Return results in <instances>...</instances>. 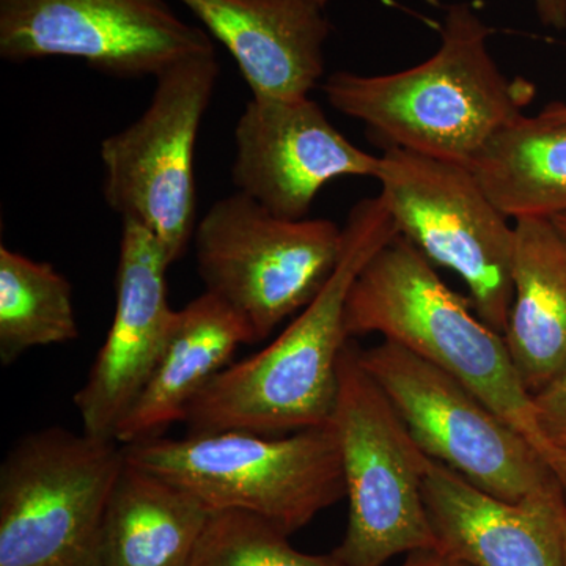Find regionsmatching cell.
I'll return each mask as SVG.
<instances>
[{"label":"cell","instance_id":"cell-1","mask_svg":"<svg viewBox=\"0 0 566 566\" xmlns=\"http://www.w3.org/2000/svg\"><path fill=\"white\" fill-rule=\"evenodd\" d=\"M490 36L475 10L457 3L447 9L441 46L427 61L375 76L337 71L322 91L335 111L363 122L382 148L469 167L536 95L531 81L502 73L488 48Z\"/></svg>","mask_w":566,"mask_h":566},{"label":"cell","instance_id":"cell-2","mask_svg":"<svg viewBox=\"0 0 566 566\" xmlns=\"http://www.w3.org/2000/svg\"><path fill=\"white\" fill-rule=\"evenodd\" d=\"M397 234L379 193L354 205L344 227V253L322 292L266 348L212 378L186 412L188 434L282 436L329 424L338 359L349 340L346 300L365 264Z\"/></svg>","mask_w":566,"mask_h":566},{"label":"cell","instance_id":"cell-3","mask_svg":"<svg viewBox=\"0 0 566 566\" xmlns=\"http://www.w3.org/2000/svg\"><path fill=\"white\" fill-rule=\"evenodd\" d=\"M349 338L378 334L442 368L493 409L553 463L557 450L536 422L504 335L488 326L471 300L447 286L434 264L397 234L365 264L346 300Z\"/></svg>","mask_w":566,"mask_h":566},{"label":"cell","instance_id":"cell-4","mask_svg":"<svg viewBox=\"0 0 566 566\" xmlns=\"http://www.w3.org/2000/svg\"><path fill=\"white\" fill-rule=\"evenodd\" d=\"M123 450L129 463L185 488L211 512L252 513L289 535L346 497L331 424L282 436L238 430L161 436Z\"/></svg>","mask_w":566,"mask_h":566},{"label":"cell","instance_id":"cell-5","mask_svg":"<svg viewBox=\"0 0 566 566\" xmlns=\"http://www.w3.org/2000/svg\"><path fill=\"white\" fill-rule=\"evenodd\" d=\"M331 427L344 468L348 526L333 554L345 566H382L416 551L438 549L423 501L428 458L387 395L346 342L338 359Z\"/></svg>","mask_w":566,"mask_h":566},{"label":"cell","instance_id":"cell-6","mask_svg":"<svg viewBox=\"0 0 566 566\" xmlns=\"http://www.w3.org/2000/svg\"><path fill=\"white\" fill-rule=\"evenodd\" d=\"M126 464L115 439L43 428L0 465V566H96L99 532Z\"/></svg>","mask_w":566,"mask_h":566},{"label":"cell","instance_id":"cell-7","mask_svg":"<svg viewBox=\"0 0 566 566\" xmlns=\"http://www.w3.org/2000/svg\"><path fill=\"white\" fill-rule=\"evenodd\" d=\"M192 240L205 292L243 316L255 342L315 300L345 244L337 223L277 218L243 192L212 205Z\"/></svg>","mask_w":566,"mask_h":566},{"label":"cell","instance_id":"cell-8","mask_svg":"<svg viewBox=\"0 0 566 566\" xmlns=\"http://www.w3.org/2000/svg\"><path fill=\"white\" fill-rule=\"evenodd\" d=\"M218 77L216 54L174 63L155 77L147 111L102 142L107 207L155 234L170 264L196 233L193 156Z\"/></svg>","mask_w":566,"mask_h":566},{"label":"cell","instance_id":"cell-9","mask_svg":"<svg viewBox=\"0 0 566 566\" xmlns=\"http://www.w3.org/2000/svg\"><path fill=\"white\" fill-rule=\"evenodd\" d=\"M376 180L398 233L463 279L476 315L504 335L513 301L515 222L499 211L471 169L385 148Z\"/></svg>","mask_w":566,"mask_h":566},{"label":"cell","instance_id":"cell-10","mask_svg":"<svg viewBox=\"0 0 566 566\" xmlns=\"http://www.w3.org/2000/svg\"><path fill=\"white\" fill-rule=\"evenodd\" d=\"M420 450L506 502L557 482L545 458L463 382L394 342L359 348Z\"/></svg>","mask_w":566,"mask_h":566},{"label":"cell","instance_id":"cell-11","mask_svg":"<svg viewBox=\"0 0 566 566\" xmlns=\"http://www.w3.org/2000/svg\"><path fill=\"white\" fill-rule=\"evenodd\" d=\"M202 54H214L208 33L166 0H0L7 62L80 59L106 76L139 80Z\"/></svg>","mask_w":566,"mask_h":566},{"label":"cell","instance_id":"cell-12","mask_svg":"<svg viewBox=\"0 0 566 566\" xmlns=\"http://www.w3.org/2000/svg\"><path fill=\"white\" fill-rule=\"evenodd\" d=\"M232 180L277 218L301 221L327 182L376 178L379 156L360 150L334 128L311 96L255 98L234 128Z\"/></svg>","mask_w":566,"mask_h":566},{"label":"cell","instance_id":"cell-13","mask_svg":"<svg viewBox=\"0 0 566 566\" xmlns=\"http://www.w3.org/2000/svg\"><path fill=\"white\" fill-rule=\"evenodd\" d=\"M170 266L155 234L139 223L123 221L114 319L87 381L74 395L84 433L115 439L150 381L175 316L167 301Z\"/></svg>","mask_w":566,"mask_h":566},{"label":"cell","instance_id":"cell-14","mask_svg":"<svg viewBox=\"0 0 566 566\" xmlns=\"http://www.w3.org/2000/svg\"><path fill=\"white\" fill-rule=\"evenodd\" d=\"M423 501L438 549L471 566H565L560 483L520 502L479 490L436 460H428Z\"/></svg>","mask_w":566,"mask_h":566},{"label":"cell","instance_id":"cell-15","mask_svg":"<svg viewBox=\"0 0 566 566\" xmlns=\"http://www.w3.org/2000/svg\"><path fill=\"white\" fill-rule=\"evenodd\" d=\"M237 62L255 98H307L324 74L329 0H180Z\"/></svg>","mask_w":566,"mask_h":566},{"label":"cell","instance_id":"cell-16","mask_svg":"<svg viewBox=\"0 0 566 566\" xmlns=\"http://www.w3.org/2000/svg\"><path fill=\"white\" fill-rule=\"evenodd\" d=\"M244 344H256L251 326L212 293L205 292L175 311L161 359L118 427L115 441L122 446L150 441L174 423L185 422L192 401Z\"/></svg>","mask_w":566,"mask_h":566},{"label":"cell","instance_id":"cell-17","mask_svg":"<svg viewBox=\"0 0 566 566\" xmlns=\"http://www.w3.org/2000/svg\"><path fill=\"white\" fill-rule=\"evenodd\" d=\"M534 397L566 368V234L553 219L515 222L513 301L504 333Z\"/></svg>","mask_w":566,"mask_h":566},{"label":"cell","instance_id":"cell-18","mask_svg":"<svg viewBox=\"0 0 566 566\" xmlns=\"http://www.w3.org/2000/svg\"><path fill=\"white\" fill-rule=\"evenodd\" d=\"M211 510L126 460L99 532L96 566H188Z\"/></svg>","mask_w":566,"mask_h":566},{"label":"cell","instance_id":"cell-19","mask_svg":"<svg viewBox=\"0 0 566 566\" xmlns=\"http://www.w3.org/2000/svg\"><path fill=\"white\" fill-rule=\"evenodd\" d=\"M469 169L510 221L566 212V123L521 115L491 137Z\"/></svg>","mask_w":566,"mask_h":566},{"label":"cell","instance_id":"cell-20","mask_svg":"<svg viewBox=\"0 0 566 566\" xmlns=\"http://www.w3.org/2000/svg\"><path fill=\"white\" fill-rule=\"evenodd\" d=\"M80 335L73 286L51 263L0 245V360L9 367L25 352Z\"/></svg>","mask_w":566,"mask_h":566},{"label":"cell","instance_id":"cell-21","mask_svg":"<svg viewBox=\"0 0 566 566\" xmlns=\"http://www.w3.org/2000/svg\"><path fill=\"white\" fill-rule=\"evenodd\" d=\"M262 516L240 510L211 512L188 566H345L331 554H307Z\"/></svg>","mask_w":566,"mask_h":566},{"label":"cell","instance_id":"cell-22","mask_svg":"<svg viewBox=\"0 0 566 566\" xmlns=\"http://www.w3.org/2000/svg\"><path fill=\"white\" fill-rule=\"evenodd\" d=\"M536 422L554 449H566V368L534 395Z\"/></svg>","mask_w":566,"mask_h":566},{"label":"cell","instance_id":"cell-23","mask_svg":"<svg viewBox=\"0 0 566 566\" xmlns=\"http://www.w3.org/2000/svg\"><path fill=\"white\" fill-rule=\"evenodd\" d=\"M536 14L546 28L565 31L566 0H534Z\"/></svg>","mask_w":566,"mask_h":566},{"label":"cell","instance_id":"cell-24","mask_svg":"<svg viewBox=\"0 0 566 566\" xmlns=\"http://www.w3.org/2000/svg\"><path fill=\"white\" fill-rule=\"evenodd\" d=\"M401 566H471L441 549H424L409 553Z\"/></svg>","mask_w":566,"mask_h":566},{"label":"cell","instance_id":"cell-25","mask_svg":"<svg viewBox=\"0 0 566 566\" xmlns=\"http://www.w3.org/2000/svg\"><path fill=\"white\" fill-rule=\"evenodd\" d=\"M551 471L556 475L557 482L560 483L562 490L566 494V449H558L553 463H551Z\"/></svg>","mask_w":566,"mask_h":566},{"label":"cell","instance_id":"cell-26","mask_svg":"<svg viewBox=\"0 0 566 566\" xmlns=\"http://www.w3.org/2000/svg\"><path fill=\"white\" fill-rule=\"evenodd\" d=\"M539 117L546 118V120L566 123V104H564V103L549 104V106H546L545 109L539 112Z\"/></svg>","mask_w":566,"mask_h":566},{"label":"cell","instance_id":"cell-27","mask_svg":"<svg viewBox=\"0 0 566 566\" xmlns=\"http://www.w3.org/2000/svg\"><path fill=\"white\" fill-rule=\"evenodd\" d=\"M562 538H564V556L566 566V502L564 505V510H562Z\"/></svg>","mask_w":566,"mask_h":566},{"label":"cell","instance_id":"cell-28","mask_svg":"<svg viewBox=\"0 0 566 566\" xmlns=\"http://www.w3.org/2000/svg\"><path fill=\"white\" fill-rule=\"evenodd\" d=\"M553 221L566 234V212L565 214L556 216Z\"/></svg>","mask_w":566,"mask_h":566}]
</instances>
